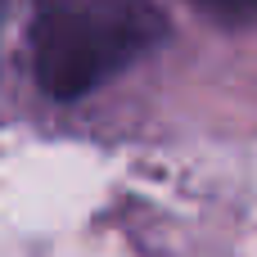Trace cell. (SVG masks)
Instances as JSON below:
<instances>
[{
    "label": "cell",
    "instance_id": "obj_1",
    "mask_svg": "<svg viewBox=\"0 0 257 257\" xmlns=\"http://www.w3.org/2000/svg\"><path fill=\"white\" fill-rule=\"evenodd\" d=\"M167 36L154 0H36L32 68L45 95L77 99Z\"/></svg>",
    "mask_w": 257,
    "mask_h": 257
},
{
    "label": "cell",
    "instance_id": "obj_2",
    "mask_svg": "<svg viewBox=\"0 0 257 257\" xmlns=\"http://www.w3.org/2000/svg\"><path fill=\"white\" fill-rule=\"evenodd\" d=\"M199 5H208V9H217V14H248L257 0H199Z\"/></svg>",
    "mask_w": 257,
    "mask_h": 257
},
{
    "label": "cell",
    "instance_id": "obj_3",
    "mask_svg": "<svg viewBox=\"0 0 257 257\" xmlns=\"http://www.w3.org/2000/svg\"><path fill=\"white\" fill-rule=\"evenodd\" d=\"M0 18H5V0H0Z\"/></svg>",
    "mask_w": 257,
    "mask_h": 257
}]
</instances>
